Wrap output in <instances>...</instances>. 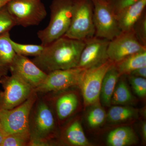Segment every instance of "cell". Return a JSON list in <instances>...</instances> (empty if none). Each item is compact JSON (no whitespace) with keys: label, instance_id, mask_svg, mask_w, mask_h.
<instances>
[{"label":"cell","instance_id":"6da1fadb","mask_svg":"<svg viewBox=\"0 0 146 146\" xmlns=\"http://www.w3.org/2000/svg\"><path fill=\"white\" fill-rule=\"evenodd\" d=\"M85 41L63 36L44 46L41 54L32 60L48 73L77 68Z\"/></svg>","mask_w":146,"mask_h":146},{"label":"cell","instance_id":"7a4b0ae2","mask_svg":"<svg viewBox=\"0 0 146 146\" xmlns=\"http://www.w3.org/2000/svg\"><path fill=\"white\" fill-rule=\"evenodd\" d=\"M74 4V0H53L48 25L37 33L41 44L46 46L65 35L70 26Z\"/></svg>","mask_w":146,"mask_h":146},{"label":"cell","instance_id":"3957f363","mask_svg":"<svg viewBox=\"0 0 146 146\" xmlns=\"http://www.w3.org/2000/svg\"><path fill=\"white\" fill-rule=\"evenodd\" d=\"M55 127L54 117L49 105L44 100H36L30 115L29 146L50 145Z\"/></svg>","mask_w":146,"mask_h":146},{"label":"cell","instance_id":"277c9868","mask_svg":"<svg viewBox=\"0 0 146 146\" xmlns=\"http://www.w3.org/2000/svg\"><path fill=\"white\" fill-rule=\"evenodd\" d=\"M95 35L94 5L92 1L74 0L70 26L64 36L85 41Z\"/></svg>","mask_w":146,"mask_h":146},{"label":"cell","instance_id":"5b68a950","mask_svg":"<svg viewBox=\"0 0 146 146\" xmlns=\"http://www.w3.org/2000/svg\"><path fill=\"white\" fill-rule=\"evenodd\" d=\"M36 100L37 93L34 91L26 100L17 107L9 110L0 109L2 130L7 134L29 132L30 115Z\"/></svg>","mask_w":146,"mask_h":146},{"label":"cell","instance_id":"8992f818","mask_svg":"<svg viewBox=\"0 0 146 146\" xmlns=\"http://www.w3.org/2000/svg\"><path fill=\"white\" fill-rule=\"evenodd\" d=\"M6 7L16 25L24 27L38 25L47 16L41 0H12Z\"/></svg>","mask_w":146,"mask_h":146},{"label":"cell","instance_id":"52a82bcc","mask_svg":"<svg viewBox=\"0 0 146 146\" xmlns=\"http://www.w3.org/2000/svg\"><path fill=\"white\" fill-rule=\"evenodd\" d=\"M0 79L3 89L0 92V109L9 110L17 107L34 92L30 85L14 74Z\"/></svg>","mask_w":146,"mask_h":146},{"label":"cell","instance_id":"ba28073f","mask_svg":"<svg viewBox=\"0 0 146 146\" xmlns=\"http://www.w3.org/2000/svg\"><path fill=\"white\" fill-rule=\"evenodd\" d=\"M94 5L95 36L112 40L122 32L116 16L106 0H91Z\"/></svg>","mask_w":146,"mask_h":146},{"label":"cell","instance_id":"9c48e42d","mask_svg":"<svg viewBox=\"0 0 146 146\" xmlns=\"http://www.w3.org/2000/svg\"><path fill=\"white\" fill-rule=\"evenodd\" d=\"M114 63L108 60L101 65L84 70L78 86L81 89L86 106L98 103L103 80Z\"/></svg>","mask_w":146,"mask_h":146},{"label":"cell","instance_id":"30bf717a","mask_svg":"<svg viewBox=\"0 0 146 146\" xmlns=\"http://www.w3.org/2000/svg\"><path fill=\"white\" fill-rule=\"evenodd\" d=\"M85 69L76 68L57 70L47 74L41 85L34 89L36 93L46 94L62 91L73 86H78Z\"/></svg>","mask_w":146,"mask_h":146},{"label":"cell","instance_id":"8fae6325","mask_svg":"<svg viewBox=\"0 0 146 146\" xmlns=\"http://www.w3.org/2000/svg\"><path fill=\"white\" fill-rule=\"evenodd\" d=\"M145 50L146 46L139 42L132 30L122 32L110 41L107 54L109 60L116 63L129 56Z\"/></svg>","mask_w":146,"mask_h":146},{"label":"cell","instance_id":"7c38bea8","mask_svg":"<svg viewBox=\"0 0 146 146\" xmlns=\"http://www.w3.org/2000/svg\"><path fill=\"white\" fill-rule=\"evenodd\" d=\"M109 42L107 39L96 36L85 41L77 68L89 69L109 60L107 54Z\"/></svg>","mask_w":146,"mask_h":146},{"label":"cell","instance_id":"4fadbf2b","mask_svg":"<svg viewBox=\"0 0 146 146\" xmlns=\"http://www.w3.org/2000/svg\"><path fill=\"white\" fill-rule=\"evenodd\" d=\"M9 70L35 89L42 84L47 74L27 56L16 54Z\"/></svg>","mask_w":146,"mask_h":146},{"label":"cell","instance_id":"5bb4252c","mask_svg":"<svg viewBox=\"0 0 146 146\" xmlns=\"http://www.w3.org/2000/svg\"><path fill=\"white\" fill-rule=\"evenodd\" d=\"M146 0H139L123 9L116 15L118 25L122 32L130 31L145 11Z\"/></svg>","mask_w":146,"mask_h":146},{"label":"cell","instance_id":"9a60e30c","mask_svg":"<svg viewBox=\"0 0 146 146\" xmlns=\"http://www.w3.org/2000/svg\"><path fill=\"white\" fill-rule=\"evenodd\" d=\"M120 76L114 63L106 73L102 83L100 97L104 105L108 106L111 105L112 95Z\"/></svg>","mask_w":146,"mask_h":146},{"label":"cell","instance_id":"2e32d148","mask_svg":"<svg viewBox=\"0 0 146 146\" xmlns=\"http://www.w3.org/2000/svg\"><path fill=\"white\" fill-rule=\"evenodd\" d=\"M115 65L120 76L129 74L138 68L146 66V50L129 56Z\"/></svg>","mask_w":146,"mask_h":146},{"label":"cell","instance_id":"e0dca14e","mask_svg":"<svg viewBox=\"0 0 146 146\" xmlns=\"http://www.w3.org/2000/svg\"><path fill=\"white\" fill-rule=\"evenodd\" d=\"M137 138L134 131L128 127H118L110 132L108 145L110 146H126L135 143Z\"/></svg>","mask_w":146,"mask_h":146},{"label":"cell","instance_id":"ac0fdd59","mask_svg":"<svg viewBox=\"0 0 146 146\" xmlns=\"http://www.w3.org/2000/svg\"><path fill=\"white\" fill-rule=\"evenodd\" d=\"M78 104V99L75 94L67 93L59 97L56 103V109L58 119H65L74 112Z\"/></svg>","mask_w":146,"mask_h":146},{"label":"cell","instance_id":"d6986e66","mask_svg":"<svg viewBox=\"0 0 146 146\" xmlns=\"http://www.w3.org/2000/svg\"><path fill=\"white\" fill-rule=\"evenodd\" d=\"M11 39L9 31L0 35V65L9 70L16 54Z\"/></svg>","mask_w":146,"mask_h":146},{"label":"cell","instance_id":"ffe728a7","mask_svg":"<svg viewBox=\"0 0 146 146\" xmlns=\"http://www.w3.org/2000/svg\"><path fill=\"white\" fill-rule=\"evenodd\" d=\"M65 135L68 143L73 145L87 146L90 145L81 123L78 121H75L68 127Z\"/></svg>","mask_w":146,"mask_h":146},{"label":"cell","instance_id":"44dd1931","mask_svg":"<svg viewBox=\"0 0 146 146\" xmlns=\"http://www.w3.org/2000/svg\"><path fill=\"white\" fill-rule=\"evenodd\" d=\"M133 99V96L125 81L120 80L115 86L111 104L115 105L126 104L131 102Z\"/></svg>","mask_w":146,"mask_h":146},{"label":"cell","instance_id":"7402d4cb","mask_svg":"<svg viewBox=\"0 0 146 146\" xmlns=\"http://www.w3.org/2000/svg\"><path fill=\"white\" fill-rule=\"evenodd\" d=\"M136 114L135 110L131 108L116 106L109 110L107 117L111 122L119 123L131 119Z\"/></svg>","mask_w":146,"mask_h":146},{"label":"cell","instance_id":"603a6c76","mask_svg":"<svg viewBox=\"0 0 146 146\" xmlns=\"http://www.w3.org/2000/svg\"><path fill=\"white\" fill-rule=\"evenodd\" d=\"M11 42L16 54L24 56H37L41 54L44 46L42 44H25L17 43L10 39Z\"/></svg>","mask_w":146,"mask_h":146},{"label":"cell","instance_id":"cb8c5ba5","mask_svg":"<svg viewBox=\"0 0 146 146\" xmlns=\"http://www.w3.org/2000/svg\"><path fill=\"white\" fill-rule=\"evenodd\" d=\"M30 141L29 132L14 133L6 136L1 146H29Z\"/></svg>","mask_w":146,"mask_h":146},{"label":"cell","instance_id":"d4e9b609","mask_svg":"<svg viewBox=\"0 0 146 146\" xmlns=\"http://www.w3.org/2000/svg\"><path fill=\"white\" fill-rule=\"evenodd\" d=\"M16 24L6 5L0 9V35L10 31Z\"/></svg>","mask_w":146,"mask_h":146},{"label":"cell","instance_id":"484cf974","mask_svg":"<svg viewBox=\"0 0 146 146\" xmlns=\"http://www.w3.org/2000/svg\"><path fill=\"white\" fill-rule=\"evenodd\" d=\"M106 113L101 106H96L89 112L87 121L89 125L91 127H96L103 123L106 117Z\"/></svg>","mask_w":146,"mask_h":146},{"label":"cell","instance_id":"4316f807","mask_svg":"<svg viewBox=\"0 0 146 146\" xmlns=\"http://www.w3.org/2000/svg\"><path fill=\"white\" fill-rule=\"evenodd\" d=\"M132 30L139 42L146 46V11L133 26Z\"/></svg>","mask_w":146,"mask_h":146},{"label":"cell","instance_id":"83f0119b","mask_svg":"<svg viewBox=\"0 0 146 146\" xmlns=\"http://www.w3.org/2000/svg\"><path fill=\"white\" fill-rule=\"evenodd\" d=\"M129 75V80L133 91L140 98L146 96V79L144 78Z\"/></svg>","mask_w":146,"mask_h":146},{"label":"cell","instance_id":"f1b7e54d","mask_svg":"<svg viewBox=\"0 0 146 146\" xmlns=\"http://www.w3.org/2000/svg\"><path fill=\"white\" fill-rule=\"evenodd\" d=\"M115 15L128 7L132 5L139 0H106Z\"/></svg>","mask_w":146,"mask_h":146},{"label":"cell","instance_id":"f546056e","mask_svg":"<svg viewBox=\"0 0 146 146\" xmlns=\"http://www.w3.org/2000/svg\"><path fill=\"white\" fill-rule=\"evenodd\" d=\"M130 75L140 77L146 78V66L138 68L137 70L131 72L129 74Z\"/></svg>","mask_w":146,"mask_h":146},{"label":"cell","instance_id":"4dcf8cb0","mask_svg":"<svg viewBox=\"0 0 146 146\" xmlns=\"http://www.w3.org/2000/svg\"><path fill=\"white\" fill-rule=\"evenodd\" d=\"M9 70L0 65V78L3 76L7 75Z\"/></svg>","mask_w":146,"mask_h":146},{"label":"cell","instance_id":"1f68e13d","mask_svg":"<svg viewBox=\"0 0 146 146\" xmlns=\"http://www.w3.org/2000/svg\"><path fill=\"white\" fill-rule=\"evenodd\" d=\"M8 134H7L5 131L3 130L0 131V146H1L3 141L4 139L5 138L6 136H7Z\"/></svg>","mask_w":146,"mask_h":146},{"label":"cell","instance_id":"d6a6232c","mask_svg":"<svg viewBox=\"0 0 146 146\" xmlns=\"http://www.w3.org/2000/svg\"><path fill=\"white\" fill-rule=\"evenodd\" d=\"M142 134H143V137L145 140L146 139V122L143 123L142 126Z\"/></svg>","mask_w":146,"mask_h":146},{"label":"cell","instance_id":"836d02e7","mask_svg":"<svg viewBox=\"0 0 146 146\" xmlns=\"http://www.w3.org/2000/svg\"><path fill=\"white\" fill-rule=\"evenodd\" d=\"M11 1L12 0H0V9L5 6Z\"/></svg>","mask_w":146,"mask_h":146},{"label":"cell","instance_id":"e575fe53","mask_svg":"<svg viewBox=\"0 0 146 146\" xmlns=\"http://www.w3.org/2000/svg\"><path fill=\"white\" fill-rule=\"evenodd\" d=\"M3 130L2 129L1 125V122H0V131Z\"/></svg>","mask_w":146,"mask_h":146}]
</instances>
